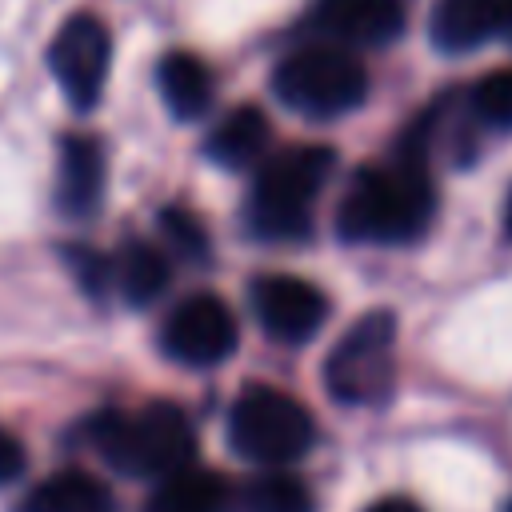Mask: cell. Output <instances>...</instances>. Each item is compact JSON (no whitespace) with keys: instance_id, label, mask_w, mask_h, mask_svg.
Returning <instances> with one entry per match:
<instances>
[{"instance_id":"1","label":"cell","mask_w":512,"mask_h":512,"mask_svg":"<svg viewBox=\"0 0 512 512\" xmlns=\"http://www.w3.org/2000/svg\"><path fill=\"white\" fill-rule=\"evenodd\" d=\"M436 216V188L420 152L404 148L388 164L360 168L336 208V232L352 244H412Z\"/></svg>"},{"instance_id":"2","label":"cell","mask_w":512,"mask_h":512,"mask_svg":"<svg viewBox=\"0 0 512 512\" xmlns=\"http://www.w3.org/2000/svg\"><path fill=\"white\" fill-rule=\"evenodd\" d=\"M100 460L128 480H160L196 460V432L184 408L168 400H148L132 412H100L88 424Z\"/></svg>"},{"instance_id":"3","label":"cell","mask_w":512,"mask_h":512,"mask_svg":"<svg viewBox=\"0 0 512 512\" xmlns=\"http://www.w3.org/2000/svg\"><path fill=\"white\" fill-rule=\"evenodd\" d=\"M332 168L336 152L324 144H292L264 160L248 196V228L260 240H304Z\"/></svg>"},{"instance_id":"4","label":"cell","mask_w":512,"mask_h":512,"mask_svg":"<svg viewBox=\"0 0 512 512\" xmlns=\"http://www.w3.org/2000/svg\"><path fill=\"white\" fill-rule=\"evenodd\" d=\"M272 92L284 108L308 120H336L364 104L368 68L344 44H312L288 52L272 72Z\"/></svg>"},{"instance_id":"5","label":"cell","mask_w":512,"mask_h":512,"mask_svg":"<svg viewBox=\"0 0 512 512\" xmlns=\"http://www.w3.org/2000/svg\"><path fill=\"white\" fill-rule=\"evenodd\" d=\"M228 444L236 456L260 468H288L316 444V416L272 384H252L228 412Z\"/></svg>"},{"instance_id":"6","label":"cell","mask_w":512,"mask_h":512,"mask_svg":"<svg viewBox=\"0 0 512 512\" xmlns=\"http://www.w3.org/2000/svg\"><path fill=\"white\" fill-rule=\"evenodd\" d=\"M396 316L372 308L356 316L324 360V388L332 400L364 408L380 404L396 384Z\"/></svg>"},{"instance_id":"7","label":"cell","mask_w":512,"mask_h":512,"mask_svg":"<svg viewBox=\"0 0 512 512\" xmlns=\"http://www.w3.org/2000/svg\"><path fill=\"white\" fill-rule=\"evenodd\" d=\"M240 344L236 312L216 292H192L184 296L160 324V348L188 364V368H212L224 364Z\"/></svg>"},{"instance_id":"8","label":"cell","mask_w":512,"mask_h":512,"mask_svg":"<svg viewBox=\"0 0 512 512\" xmlns=\"http://www.w3.org/2000/svg\"><path fill=\"white\" fill-rule=\"evenodd\" d=\"M48 64L52 76L60 80V92L68 96V104L76 112L96 108L104 80H108V64H112V36L96 16H68L48 48Z\"/></svg>"},{"instance_id":"9","label":"cell","mask_w":512,"mask_h":512,"mask_svg":"<svg viewBox=\"0 0 512 512\" xmlns=\"http://www.w3.org/2000/svg\"><path fill=\"white\" fill-rule=\"evenodd\" d=\"M252 312L280 344H308L328 320V296L300 276L272 272L252 280Z\"/></svg>"},{"instance_id":"10","label":"cell","mask_w":512,"mask_h":512,"mask_svg":"<svg viewBox=\"0 0 512 512\" xmlns=\"http://www.w3.org/2000/svg\"><path fill=\"white\" fill-rule=\"evenodd\" d=\"M312 24L344 48H384L404 28L400 0H316Z\"/></svg>"},{"instance_id":"11","label":"cell","mask_w":512,"mask_h":512,"mask_svg":"<svg viewBox=\"0 0 512 512\" xmlns=\"http://www.w3.org/2000/svg\"><path fill=\"white\" fill-rule=\"evenodd\" d=\"M432 40L452 56L488 40H512V0H436Z\"/></svg>"},{"instance_id":"12","label":"cell","mask_w":512,"mask_h":512,"mask_svg":"<svg viewBox=\"0 0 512 512\" xmlns=\"http://www.w3.org/2000/svg\"><path fill=\"white\" fill-rule=\"evenodd\" d=\"M104 192V148L92 136H64L60 172H56V204L64 216H88Z\"/></svg>"},{"instance_id":"13","label":"cell","mask_w":512,"mask_h":512,"mask_svg":"<svg viewBox=\"0 0 512 512\" xmlns=\"http://www.w3.org/2000/svg\"><path fill=\"white\" fill-rule=\"evenodd\" d=\"M228 504H232L228 480L220 472L196 468L192 460L156 480L144 512H228Z\"/></svg>"},{"instance_id":"14","label":"cell","mask_w":512,"mask_h":512,"mask_svg":"<svg viewBox=\"0 0 512 512\" xmlns=\"http://www.w3.org/2000/svg\"><path fill=\"white\" fill-rule=\"evenodd\" d=\"M160 100L176 120H200L216 100L212 68L192 52H168L156 68Z\"/></svg>"},{"instance_id":"15","label":"cell","mask_w":512,"mask_h":512,"mask_svg":"<svg viewBox=\"0 0 512 512\" xmlns=\"http://www.w3.org/2000/svg\"><path fill=\"white\" fill-rule=\"evenodd\" d=\"M268 140H272V128H268V116L252 104H240L232 108L228 116L216 120V128L208 132V144L204 152L220 164V168H248L256 160H264L268 152Z\"/></svg>"},{"instance_id":"16","label":"cell","mask_w":512,"mask_h":512,"mask_svg":"<svg viewBox=\"0 0 512 512\" xmlns=\"http://www.w3.org/2000/svg\"><path fill=\"white\" fill-rule=\"evenodd\" d=\"M20 512H116V496L92 472L64 468V472H52L48 480H40L24 496Z\"/></svg>"},{"instance_id":"17","label":"cell","mask_w":512,"mask_h":512,"mask_svg":"<svg viewBox=\"0 0 512 512\" xmlns=\"http://www.w3.org/2000/svg\"><path fill=\"white\" fill-rule=\"evenodd\" d=\"M112 276H116L120 296L140 308V304H152V300L168 288L172 268H168V256H164L160 248L136 240V244H128V248L112 260Z\"/></svg>"},{"instance_id":"18","label":"cell","mask_w":512,"mask_h":512,"mask_svg":"<svg viewBox=\"0 0 512 512\" xmlns=\"http://www.w3.org/2000/svg\"><path fill=\"white\" fill-rule=\"evenodd\" d=\"M240 512H316V496L300 476L268 468L240 488Z\"/></svg>"},{"instance_id":"19","label":"cell","mask_w":512,"mask_h":512,"mask_svg":"<svg viewBox=\"0 0 512 512\" xmlns=\"http://www.w3.org/2000/svg\"><path fill=\"white\" fill-rule=\"evenodd\" d=\"M468 108L480 124L508 132L512 128V68H496V72L480 76L468 96Z\"/></svg>"},{"instance_id":"20","label":"cell","mask_w":512,"mask_h":512,"mask_svg":"<svg viewBox=\"0 0 512 512\" xmlns=\"http://www.w3.org/2000/svg\"><path fill=\"white\" fill-rule=\"evenodd\" d=\"M160 220H164V232L176 244V252H184L192 260H204L208 256V236H204V228H200L196 216H188L184 208H168Z\"/></svg>"},{"instance_id":"21","label":"cell","mask_w":512,"mask_h":512,"mask_svg":"<svg viewBox=\"0 0 512 512\" xmlns=\"http://www.w3.org/2000/svg\"><path fill=\"white\" fill-rule=\"evenodd\" d=\"M24 468H28L24 440L0 424V488H4V484H12V480H20V476H24Z\"/></svg>"},{"instance_id":"22","label":"cell","mask_w":512,"mask_h":512,"mask_svg":"<svg viewBox=\"0 0 512 512\" xmlns=\"http://www.w3.org/2000/svg\"><path fill=\"white\" fill-rule=\"evenodd\" d=\"M364 512H424V508L416 500H408V496H384V500L368 504Z\"/></svg>"},{"instance_id":"23","label":"cell","mask_w":512,"mask_h":512,"mask_svg":"<svg viewBox=\"0 0 512 512\" xmlns=\"http://www.w3.org/2000/svg\"><path fill=\"white\" fill-rule=\"evenodd\" d=\"M504 228H508V236H512V196H508V208H504Z\"/></svg>"}]
</instances>
